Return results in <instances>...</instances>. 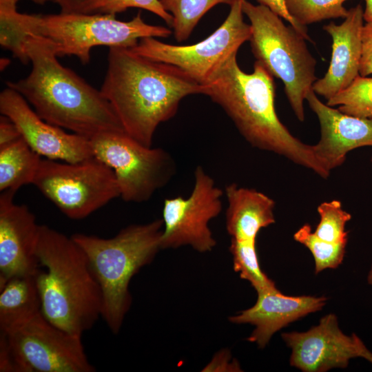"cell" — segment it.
<instances>
[{
	"label": "cell",
	"instance_id": "cell-25",
	"mask_svg": "<svg viewBox=\"0 0 372 372\" xmlns=\"http://www.w3.org/2000/svg\"><path fill=\"white\" fill-rule=\"evenodd\" d=\"M347 0H285L287 9L298 25H307L324 20L345 18L349 10L343 6Z\"/></svg>",
	"mask_w": 372,
	"mask_h": 372
},
{
	"label": "cell",
	"instance_id": "cell-27",
	"mask_svg": "<svg viewBox=\"0 0 372 372\" xmlns=\"http://www.w3.org/2000/svg\"><path fill=\"white\" fill-rule=\"evenodd\" d=\"M320 221L315 231L319 238L335 244L348 241V232L345 229L351 215L342 209V203L338 200L323 202L318 207Z\"/></svg>",
	"mask_w": 372,
	"mask_h": 372
},
{
	"label": "cell",
	"instance_id": "cell-21",
	"mask_svg": "<svg viewBox=\"0 0 372 372\" xmlns=\"http://www.w3.org/2000/svg\"><path fill=\"white\" fill-rule=\"evenodd\" d=\"M41 158L22 138L0 147V191L33 183Z\"/></svg>",
	"mask_w": 372,
	"mask_h": 372
},
{
	"label": "cell",
	"instance_id": "cell-29",
	"mask_svg": "<svg viewBox=\"0 0 372 372\" xmlns=\"http://www.w3.org/2000/svg\"><path fill=\"white\" fill-rule=\"evenodd\" d=\"M0 371L31 372L30 367L10 343L7 335L0 331Z\"/></svg>",
	"mask_w": 372,
	"mask_h": 372
},
{
	"label": "cell",
	"instance_id": "cell-9",
	"mask_svg": "<svg viewBox=\"0 0 372 372\" xmlns=\"http://www.w3.org/2000/svg\"><path fill=\"white\" fill-rule=\"evenodd\" d=\"M32 184L73 220L86 218L120 197L114 171L94 156L78 163L41 159Z\"/></svg>",
	"mask_w": 372,
	"mask_h": 372
},
{
	"label": "cell",
	"instance_id": "cell-36",
	"mask_svg": "<svg viewBox=\"0 0 372 372\" xmlns=\"http://www.w3.org/2000/svg\"><path fill=\"white\" fill-rule=\"evenodd\" d=\"M367 282L369 285H372V263L371 265V268L369 271L368 276H367Z\"/></svg>",
	"mask_w": 372,
	"mask_h": 372
},
{
	"label": "cell",
	"instance_id": "cell-14",
	"mask_svg": "<svg viewBox=\"0 0 372 372\" xmlns=\"http://www.w3.org/2000/svg\"><path fill=\"white\" fill-rule=\"evenodd\" d=\"M0 112L17 125L22 138L40 156L68 163L94 156L89 138L46 122L22 95L9 87L0 94Z\"/></svg>",
	"mask_w": 372,
	"mask_h": 372
},
{
	"label": "cell",
	"instance_id": "cell-3",
	"mask_svg": "<svg viewBox=\"0 0 372 372\" xmlns=\"http://www.w3.org/2000/svg\"><path fill=\"white\" fill-rule=\"evenodd\" d=\"M232 56L207 85L205 95L218 104L253 147L286 157L326 178L330 174L316 158L313 145L293 136L275 107L273 76L258 62L248 74Z\"/></svg>",
	"mask_w": 372,
	"mask_h": 372
},
{
	"label": "cell",
	"instance_id": "cell-24",
	"mask_svg": "<svg viewBox=\"0 0 372 372\" xmlns=\"http://www.w3.org/2000/svg\"><path fill=\"white\" fill-rule=\"evenodd\" d=\"M347 114L372 118V77L358 75L351 84L327 101Z\"/></svg>",
	"mask_w": 372,
	"mask_h": 372
},
{
	"label": "cell",
	"instance_id": "cell-34",
	"mask_svg": "<svg viewBox=\"0 0 372 372\" xmlns=\"http://www.w3.org/2000/svg\"><path fill=\"white\" fill-rule=\"evenodd\" d=\"M21 137L17 125L7 116L0 117V147L9 145Z\"/></svg>",
	"mask_w": 372,
	"mask_h": 372
},
{
	"label": "cell",
	"instance_id": "cell-11",
	"mask_svg": "<svg viewBox=\"0 0 372 372\" xmlns=\"http://www.w3.org/2000/svg\"><path fill=\"white\" fill-rule=\"evenodd\" d=\"M194 175V187L187 197L164 200L161 249L190 246L205 253L216 245L209 223L222 211L224 192L202 166L196 167Z\"/></svg>",
	"mask_w": 372,
	"mask_h": 372
},
{
	"label": "cell",
	"instance_id": "cell-2",
	"mask_svg": "<svg viewBox=\"0 0 372 372\" xmlns=\"http://www.w3.org/2000/svg\"><path fill=\"white\" fill-rule=\"evenodd\" d=\"M24 49L32 65L30 74L6 83L22 95L42 119L89 139L101 133L125 131L101 92L63 66L52 43L27 36Z\"/></svg>",
	"mask_w": 372,
	"mask_h": 372
},
{
	"label": "cell",
	"instance_id": "cell-28",
	"mask_svg": "<svg viewBox=\"0 0 372 372\" xmlns=\"http://www.w3.org/2000/svg\"><path fill=\"white\" fill-rule=\"evenodd\" d=\"M130 8L148 10L172 27L173 17L163 8L159 0H106L98 12L116 14Z\"/></svg>",
	"mask_w": 372,
	"mask_h": 372
},
{
	"label": "cell",
	"instance_id": "cell-23",
	"mask_svg": "<svg viewBox=\"0 0 372 372\" xmlns=\"http://www.w3.org/2000/svg\"><path fill=\"white\" fill-rule=\"evenodd\" d=\"M229 251L234 271L239 273L242 279L247 280L257 293L277 289L274 282L260 267L255 240L231 239Z\"/></svg>",
	"mask_w": 372,
	"mask_h": 372
},
{
	"label": "cell",
	"instance_id": "cell-15",
	"mask_svg": "<svg viewBox=\"0 0 372 372\" xmlns=\"http://www.w3.org/2000/svg\"><path fill=\"white\" fill-rule=\"evenodd\" d=\"M0 195V287L9 279L39 270L37 248L40 226L24 205L14 202L16 191Z\"/></svg>",
	"mask_w": 372,
	"mask_h": 372
},
{
	"label": "cell",
	"instance_id": "cell-4",
	"mask_svg": "<svg viewBox=\"0 0 372 372\" xmlns=\"http://www.w3.org/2000/svg\"><path fill=\"white\" fill-rule=\"evenodd\" d=\"M17 0H0V43L21 61L26 59L27 36L52 43L58 56L74 55L83 64L90 59V50L98 45L131 48L146 37L167 38L169 28L146 23L138 12L132 20L121 21L105 13L28 14L17 10Z\"/></svg>",
	"mask_w": 372,
	"mask_h": 372
},
{
	"label": "cell",
	"instance_id": "cell-13",
	"mask_svg": "<svg viewBox=\"0 0 372 372\" xmlns=\"http://www.w3.org/2000/svg\"><path fill=\"white\" fill-rule=\"evenodd\" d=\"M282 338L291 350L290 364L304 372L344 369L356 358L372 364V352L356 334H344L333 313L322 317L308 331L283 333Z\"/></svg>",
	"mask_w": 372,
	"mask_h": 372
},
{
	"label": "cell",
	"instance_id": "cell-33",
	"mask_svg": "<svg viewBox=\"0 0 372 372\" xmlns=\"http://www.w3.org/2000/svg\"><path fill=\"white\" fill-rule=\"evenodd\" d=\"M205 371H240V367L235 360L231 362L230 353L226 350L218 353L211 362L204 369Z\"/></svg>",
	"mask_w": 372,
	"mask_h": 372
},
{
	"label": "cell",
	"instance_id": "cell-1",
	"mask_svg": "<svg viewBox=\"0 0 372 372\" xmlns=\"http://www.w3.org/2000/svg\"><path fill=\"white\" fill-rule=\"evenodd\" d=\"M107 63L100 91L125 132L146 147L152 146L158 126L174 116L183 99L205 93V85L179 68L129 48H110Z\"/></svg>",
	"mask_w": 372,
	"mask_h": 372
},
{
	"label": "cell",
	"instance_id": "cell-12",
	"mask_svg": "<svg viewBox=\"0 0 372 372\" xmlns=\"http://www.w3.org/2000/svg\"><path fill=\"white\" fill-rule=\"evenodd\" d=\"M5 333L31 372L96 371L84 350L82 335L54 324L41 312Z\"/></svg>",
	"mask_w": 372,
	"mask_h": 372
},
{
	"label": "cell",
	"instance_id": "cell-35",
	"mask_svg": "<svg viewBox=\"0 0 372 372\" xmlns=\"http://www.w3.org/2000/svg\"><path fill=\"white\" fill-rule=\"evenodd\" d=\"M365 1V9L364 10V20L366 22H372V0Z\"/></svg>",
	"mask_w": 372,
	"mask_h": 372
},
{
	"label": "cell",
	"instance_id": "cell-8",
	"mask_svg": "<svg viewBox=\"0 0 372 372\" xmlns=\"http://www.w3.org/2000/svg\"><path fill=\"white\" fill-rule=\"evenodd\" d=\"M90 143L94 157L114 171L126 202L147 201L175 174L176 163L167 151L146 147L125 131L101 133Z\"/></svg>",
	"mask_w": 372,
	"mask_h": 372
},
{
	"label": "cell",
	"instance_id": "cell-5",
	"mask_svg": "<svg viewBox=\"0 0 372 372\" xmlns=\"http://www.w3.org/2000/svg\"><path fill=\"white\" fill-rule=\"evenodd\" d=\"M36 273L41 313L52 323L82 335L101 317L103 298L87 257L72 236L41 225Z\"/></svg>",
	"mask_w": 372,
	"mask_h": 372
},
{
	"label": "cell",
	"instance_id": "cell-31",
	"mask_svg": "<svg viewBox=\"0 0 372 372\" xmlns=\"http://www.w3.org/2000/svg\"><path fill=\"white\" fill-rule=\"evenodd\" d=\"M360 75L372 74V22H366L362 30V55Z\"/></svg>",
	"mask_w": 372,
	"mask_h": 372
},
{
	"label": "cell",
	"instance_id": "cell-37",
	"mask_svg": "<svg viewBox=\"0 0 372 372\" xmlns=\"http://www.w3.org/2000/svg\"><path fill=\"white\" fill-rule=\"evenodd\" d=\"M17 1H18L19 0H17ZM31 1H32L33 2H34L36 3H39V4H43V3H45V2L48 1H53V0H31Z\"/></svg>",
	"mask_w": 372,
	"mask_h": 372
},
{
	"label": "cell",
	"instance_id": "cell-30",
	"mask_svg": "<svg viewBox=\"0 0 372 372\" xmlns=\"http://www.w3.org/2000/svg\"><path fill=\"white\" fill-rule=\"evenodd\" d=\"M106 0H53L67 14L97 13Z\"/></svg>",
	"mask_w": 372,
	"mask_h": 372
},
{
	"label": "cell",
	"instance_id": "cell-19",
	"mask_svg": "<svg viewBox=\"0 0 372 372\" xmlns=\"http://www.w3.org/2000/svg\"><path fill=\"white\" fill-rule=\"evenodd\" d=\"M224 195L226 229L231 239L256 241L261 229L275 223V202L262 192L231 183L225 187Z\"/></svg>",
	"mask_w": 372,
	"mask_h": 372
},
{
	"label": "cell",
	"instance_id": "cell-32",
	"mask_svg": "<svg viewBox=\"0 0 372 372\" xmlns=\"http://www.w3.org/2000/svg\"><path fill=\"white\" fill-rule=\"evenodd\" d=\"M256 1L258 4L269 8L271 10L276 13L281 18L289 22V25H292L306 40L313 42L308 34L307 28H303L298 25L289 13L285 5V0Z\"/></svg>",
	"mask_w": 372,
	"mask_h": 372
},
{
	"label": "cell",
	"instance_id": "cell-20",
	"mask_svg": "<svg viewBox=\"0 0 372 372\" xmlns=\"http://www.w3.org/2000/svg\"><path fill=\"white\" fill-rule=\"evenodd\" d=\"M35 276H15L0 287V331L9 333L41 312Z\"/></svg>",
	"mask_w": 372,
	"mask_h": 372
},
{
	"label": "cell",
	"instance_id": "cell-16",
	"mask_svg": "<svg viewBox=\"0 0 372 372\" xmlns=\"http://www.w3.org/2000/svg\"><path fill=\"white\" fill-rule=\"evenodd\" d=\"M306 101L316 114L320 138L313 145L316 158L324 169L331 170L342 165L351 150L372 146V118L349 115L323 103L311 89Z\"/></svg>",
	"mask_w": 372,
	"mask_h": 372
},
{
	"label": "cell",
	"instance_id": "cell-17",
	"mask_svg": "<svg viewBox=\"0 0 372 372\" xmlns=\"http://www.w3.org/2000/svg\"><path fill=\"white\" fill-rule=\"evenodd\" d=\"M363 14L362 6L358 4L349 10L340 24L330 22L323 26L332 38L331 59L327 72L314 82L312 90L327 101L349 87L360 75Z\"/></svg>",
	"mask_w": 372,
	"mask_h": 372
},
{
	"label": "cell",
	"instance_id": "cell-7",
	"mask_svg": "<svg viewBox=\"0 0 372 372\" xmlns=\"http://www.w3.org/2000/svg\"><path fill=\"white\" fill-rule=\"evenodd\" d=\"M242 9L250 21L249 42L256 61L283 82L292 110L300 121H304V103L317 80L316 60L306 39L266 6L242 0Z\"/></svg>",
	"mask_w": 372,
	"mask_h": 372
},
{
	"label": "cell",
	"instance_id": "cell-18",
	"mask_svg": "<svg viewBox=\"0 0 372 372\" xmlns=\"http://www.w3.org/2000/svg\"><path fill=\"white\" fill-rule=\"evenodd\" d=\"M254 306L229 317L235 324H250L255 327L247 340L265 348L273 335L311 313L322 309L327 298L311 296H285L278 289L258 293Z\"/></svg>",
	"mask_w": 372,
	"mask_h": 372
},
{
	"label": "cell",
	"instance_id": "cell-26",
	"mask_svg": "<svg viewBox=\"0 0 372 372\" xmlns=\"http://www.w3.org/2000/svg\"><path fill=\"white\" fill-rule=\"evenodd\" d=\"M293 238L312 254L316 273L327 269L337 268L343 261L347 244H335L319 238L312 231L309 224H305L298 229L293 234Z\"/></svg>",
	"mask_w": 372,
	"mask_h": 372
},
{
	"label": "cell",
	"instance_id": "cell-10",
	"mask_svg": "<svg viewBox=\"0 0 372 372\" xmlns=\"http://www.w3.org/2000/svg\"><path fill=\"white\" fill-rule=\"evenodd\" d=\"M242 0H235L224 22L205 39L189 45L161 42L154 37L139 40L130 49L151 60L179 68L201 85L209 83L225 63L249 41L250 24L244 21Z\"/></svg>",
	"mask_w": 372,
	"mask_h": 372
},
{
	"label": "cell",
	"instance_id": "cell-6",
	"mask_svg": "<svg viewBox=\"0 0 372 372\" xmlns=\"http://www.w3.org/2000/svg\"><path fill=\"white\" fill-rule=\"evenodd\" d=\"M162 219L131 225L110 238L74 234L72 238L85 253L102 293L101 318L118 333L128 312L132 277L150 263L161 249Z\"/></svg>",
	"mask_w": 372,
	"mask_h": 372
},
{
	"label": "cell",
	"instance_id": "cell-38",
	"mask_svg": "<svg viewBox=\"0 0 372 372\" xmlns=\"http://www.w3.org/2000/svg\"><path fill=\"white\" fill-rule=\"evenodd\" d=\"M371 162H372V157H371Z\"/></svg>",
	"mask_w": 372,
	"mask_h": 372
},
{
	"label": "cell",
	"instance_id": "cell-22",
	"mask_svg": "<svg viewBox=\"0 0 372 372\" xmlns=\"http://www.w3.org/2000/svg\"><path fill=\"white\" fill-rule=\"evenodd\" d=\"M163 8L172 14L174 38L187 40L200 19L218 4L231 6L235 0H159Z\"/></svg>",
	"mask_w": 372,
	"mask_h": 372
}]
</instances>
